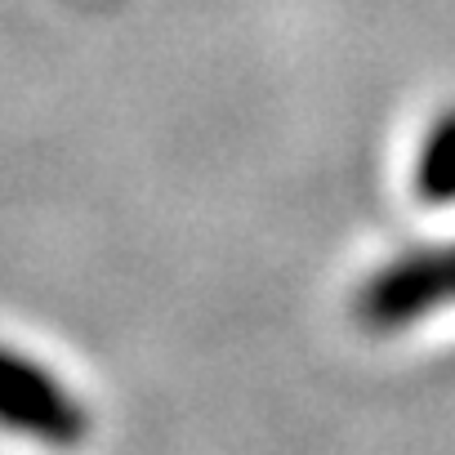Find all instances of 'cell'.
Segmentation results:
<instances>
[{
  "label": "cell",
  "mask_w": 455,
  "mask_h": 455,
  "mask_svg": "<svg viewBox=\"0 0 455 455\" xmlns=\"http://www.w3.org/2000/svg\"><path fill=\"white\" fill-rule=\"evenodd\" d=\"M0 428L50 451H76L90 442L94 415L45 362L0 344Z\"/></svg>",
  "instance_id": "6da1fadb"
},
{
  "label": "cell",
  "mask_w": 455,
  "mask_h": 455,
  "mask_svg": "<svg viewBox=\"0 0 455 455\" xmlns=\"http://www.w3.org/2000/svg\"><path fill=\"white\" fill-rule=\"evenodd\" d=\"M455 304V242L451 246H424L388 259L379 273H371L353 295V317L362 331L388 335L402 326L424 322L437 308Z\"/></svg>",
  "instance_id": "7a4b0ae2"
},
{
  "label": "cell",
  "mask_w": 455,
  "mask_h": 455,
  "mask_svg": "<svg viewBox=\"0 0 455 455\" xmlns=\"http://www.w3.org/2000/svg\"><path fill=\"white\" fill-rule=\"evenodd\" d=\"M411 183L424 205H455V108H446L428 125Z\"/></svg>",
  "instance_id": "3957f363"
}]
</instances>
